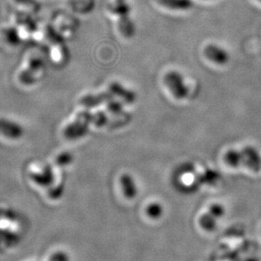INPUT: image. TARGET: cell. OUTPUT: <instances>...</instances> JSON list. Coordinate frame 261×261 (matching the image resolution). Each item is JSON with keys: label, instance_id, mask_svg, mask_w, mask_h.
Segmentation results:
<instances>
[{"label": "cell", "instance_id": "cell-1", "mask_svg": "<svg viewBox=\"0 0 261 261\" xmlns=\"http://www.w3.org/2000/svg\"><path fill=\"white\" fill-rule=\"evenodd\" d=\"M109 10L119 17V30L126 38H130L136 33V25L130 18V5L126 0H116L109 6Z\"/></svg>", "mask_w": 261, "mask_h": 261}, {"label": "cell", "instance_id": "cell-2", "mask_svg": "<svg viewBox=\"0 0 261 261\" xmlns=\"http://www.w3.org/2000/svg\"><path fill=\"white\" fill-rule=\"evenodd\" d=\"M164 83L176 99L181 100L189 95V87L187 86L184 76L178 71L171 70L166 73L164 77Z\"/></svg>", "mask_w": 261, "mask_h": 261}, {"label": "cell", "instance_id": "cell-3", "mask_svg": "<svg viewBox=\"0 0 261 261\" xmlns=\"http://www.w3.org/2000/svg\"><path fill=\"white\" fill-rule=\"evenodd\" d=\"M93 115L88 111H84L78 115L74 122L68 126L65 130V135L70 139L82 138L88 133V126L93 122Z\"/></svg>", "mask_w": 261, "mask_h": 261}, {"label": "cell", "instance_id": "cell-4", "mask_svg": "<svg viewBox=\"0 0 261 261\" xmlns=\"http://www.w3.org/2000/svg\"><path fill=\"white\" fill-rule=\"evenodd\" d=\"M203 55L208 61L218 65H225L228 63L230 56L228 52L216 44H208L203 49Z\"/></svg>", "mask_w": 261, "mask_h": 261}, {"label": "cell", "instance_id": "cell-5", "mask_svg": "<svg viewBox=\"0 0 261 261\" xmlns=\"http://www.w3.org/2000/svg\"><path fill=\"white\" fill-rule=\"evenodd\" d=\"M121 191L124 197L129 200L134 199L138 196V188L135 179L128 173L122 174L120 178Z\"/></svg>", "mask_w": 261, "mask_h": 261}, {"label": "cell", "instance_id": "cell-6", "mask_svg": "<svg viewBox=\"0 0 261 261\" xmlns=\"http://www.w3.org/2000/svg\"><path fill=\"white\" fill-rule=\"evenodd\" d=\"M114 98H115V96L113 93L108 90L103 93L96 94V95H88L83 97L81 102H82V105L88 108H93L96 106H100L102 103H107L109 101L112 100Z\"/></svg>", "mask_w": 261, "mask_h": 261}, {"label": "cell", "instance_id": "cell-7", "mask_svg": "<svg viewBox=\"0 0 261 261\" xmlns=\"http://www.w3.org/2000/svg\"><path fill=\"white\" fill-rule=\"evenodd\" d=\"M109 90L113 93L115 97L116 96L119 97L126 103H133V102H135L136 98H137V96L134 92L124 88L123 86L118 83H111Z\"/></svg>", "mask_w": 261, "mask_h": 261}, {"label": "cell", "instance_id": "cell-8", "mask_svg": "<svg viewBox=\"0 0 261 261\" xmlns=\"http://www.w3.org/2000/svg\"><path fill=\"white\" fill-rule=\"evenodd\" d=\"M0 133L7 138L15 139L22 135V129L13 121L0 119Z\"/></svg>", "mask_w": 261, "mask_h": 261}, {"label": "cell", "instance_id": "cell-9", "mask_svg": "<svg viewBox=\"0 0 261 261\" xmlns=\"http://www.w3.org/2000/svg\"><path fill=\"white\" fill-rule=\"evenodd\" d=\"M156 2L169 10L186 11L194 7L192 0H155Z\"/></svg>", "mask_w": 261, "mask_h": 261}, {"label": "cell", "instance_id": "cell-10", "mask_svg": "<svg viewBox=\"0 0 261 261\" xmlns=\"http://www.w3.org/2000/svg\"><path fill=\"white\" fill-rule=\"evenodd\" d=\"M164 214L165 207L158 201H153L152 203H148V205L146 207V215L153 221L160 220L164 216Z\"/></svg>", "mask_w": 261, "mask_h": 261}, {"label": "cell", "instance_id": "cell-11", "mask_svg": "<svg viewBox=\"0 0 261 261\" xmlns=\"http://www.w3.org/2000/svg\"><path fill=\"white\" fill-rule=\"evenodd\" d=\"M217 221L218 220L215 218L213 216H211V214L207 211L200 216V218L198 220V223L201 228L203 229L204 231H213L217 227Z\"/></svg>", "mask_w": 261, "mask_h": 261}, {"label": "cell", "instance_id": "cell-12", "mask_svg": "<svg viewBox=\"0 0 261 261\" xmlns=\"http://www.w3.org/2000/svg\"><path fill=\"white\" fill-rule=\"evenodd\" d=\"M208 212L219 221L220 219L223 217L224 215L226 213V211H225V207L221 203H212L208 207Z\"/></svg>", "mask_w": 261, "mask_h": 261}, {"label": "cell", "instance_id": "cell-13", "mask_svg": "<svg viewBox=\"0 0 261 261\" xmlns=\"http://www.w3.org/2000/svg\"><path fill=\"white\" fill-rule=\"evenodd\" d=\"M107 109L111 113L118 115L123 111V103L121 101L115 100V98H113L107 103Z\"/></svg>", "mask_w": 261, "mask_h": 261}, {"label": "cell", "instance_id": "cell-14", "mask_svg": "<svg viewBox=\"0 0 261 261\" xmlns=\"http://www.w3.org/2000/svg\"><path fill=\"white\" fill-rule=\"evenodd\" d=\"M108 117L106 113L103 112H98V113L93 115V122L96 126H103L107 123Z\"/></svg>", "mask_w": 261, "mask_h": 261}, {"label": "cell", "instance_id": "cell-15", "mask_svg": "<svg viewBox=\"0 0 261 261\" xmlns=\"http://www.w3.org/2000/svg\"><path fill=\"white\" fill-rule=\"evenodd\" d=\"M51 261H69V258L66 254L59 253L52 258Z\"/></svg>", "mask_w": 261, "mask_h": 261}, {"label": "cell", "instance_id": "cell-16", "mask_svg": "<svg viewBox=\"0 0 261 261\" xmlns=\"http://www.w3.org/2000/svg\"><path fill=\"white\" fill-rule=\"evenodd\" d=\"M259 2H261V0H259Z\"/></svg>", "mask_w": 261, "mask_h": 261}]
</instances>
